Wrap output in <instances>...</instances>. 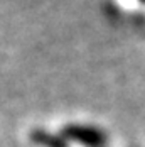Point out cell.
<instances>
[{"instance_id":"cell-1","label":"cell","mask_w":145,"mask_h":147,"mask_svg":"<svg viewBox=\"0 0 145 147\" xmlns=\"http://www.w3.org/2000/svg\"><path fill=\"white\" fill-rule=\"evenodd\" d=\"M64 135L81 142L86 147H105V135L93 127L85 125H68L64 129Z\"/></svg>"},{"instance_id":"cell-2","label":"cell","mask_w":145,"mask_h":147,"mask_svg":"<svg viewBox=\"0 0 145 147\" xmlns=\"http://www.w3.org/2000/svg\"><path fill=\"white\" fill-rule=\"evenodd\" d=\"M30 139L37 146H42V147H66V142L61 137L52 135V134L46 132V130H34L30 134Z\"/></svg>"}]
</instances>
